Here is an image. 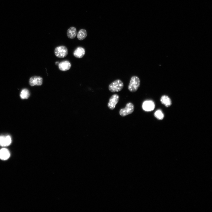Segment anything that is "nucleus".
<instances>
[{
	"label": "nucleus",
	"instance_id": "nucleus-13",
	"mask_svg": "<svg viewBox=\"0 0 212 212\" xmlns=\"http://www.w3.org/2000/svg\"><path fill=\"white\" fill-rule=\"evenodd\" d=\"M161 103L165 106L168 107L171 104V101L170 98L167 96L164 95L161 98Z\"/></svg>",
	"mask_w": 212,
	"mask_h": 212
},
{
	"label": "nucleus",
	"instance_id": "nucleus-11",
	"mask_svg": "<svg viewBox=\"0 0 212 212\" xmlns=\"http://www.w3.org/2000/svg\"><path fill=\"white\" fill-rule=\"evenodd\" d=\"M10 156L9 150L5 148H2L0 150V159L2 160H6Z\"/></svg>",
	"mask_w": 212,
	"mask_h": 212
},
{
	"label": "nucleus",
	"instance_id": "nucleus-12",
	"mask_svg": "<svg viewBox=\"0 0 212 212\" xmlns=\"http://www.w3.org/2000/svg\"><path fill=\"white\" fill-rule=\"evenodd\" d=\"M77 34L76 28L73 26H72L69 28L67 31V35L68 37L71 39L74 38Z\"/></svg>",
	"mask_w": 212,
	"mask_h": 212
},
{
	"label": "nucleus",
	"instance_id": "nucleus-1",
	"mask_svg": "<svg viewBox=\"0 0 212 212\" xmlns=\"http://www.w3.org/2000/svg\"><path fill=\"white\" fill-rule=\"evenodd\" d=\"M140 83V80L138 76L135 75L132 76L128 87L129 90L132 92H135L138 89Z\"/></svg>",
	"mask_w": 212,
	"mask_h": 212
},
{
	"label": "nucleus",
	"instance_id": "nucleus-4",
	"mask_svg": "<svg viewBox=\"0 0 212 212\" xmlns=\"http://www.w3.org/2000/svg\"><path fill=\"white\" fill-rule=\"evenodd\" d=\"M134 106L130 102L127 103L125 108L121 109L119 112L120 115L122 117H125L132 114L134 111Z\"/></svg>",
	"mask_w": 212,
	"mask_h": 212
},
{
	"label": "nucleus",
	"instance_id": "nucleus-14",
	"mask_svg": "<svg viewBox=\"0 0 212 212\" xmlns=\"http://www.w3.org/2000/svg\"><path fill=\"white\" fill-rule=\"evenodd\" d=\"M87 33L86 30L85 29H80L77 34V38L80 40L84 39L87 37Z\"/></svg>",
	"mask_w": 212,
	"mask_h": 212
},
{
	"label": "nucleus",
	"instance_id": "nucleus-9",
	"mask_svg": "<svg viewBox=\"0 0 212 212\" xmlns=\"http://www.w3.org/2000/svg\"><path fill=\"white\" fill-rule=\"evenodd\" d=\"M58 67L59 70L65 71L69 70L71 68V63L68 60H64L59 63Z\"/></svg>",
	"mask_w": 212,
	"mask_h": 212
},
{
	"label": "nucleus",
	"instance_id": "nucleus-3",
	"mask_svg": "<svg viewBox=\"0 0 212 212\" xmlns=\"http://www.w3.org/2000/svg\"><path fill=\"white\" fill-rule=\"evenodd\" d=\"M54 53L56 57L59 58H63L68 54V51L67 47L62 45L56 47L54 50Z\"/></svg>",
	"mask_w": 212,
	"mask_h": 212
},
{
	"label": "nucleus",
	"instance_id": "nucleus-10",
	"mask_svg": "<svg viewBox=\"0 0 212 212\" xmlns=\"http://www.w3.org/2000/svg\"><path fill=\"white\" fill-rule=\"evenodd\" d=\"M85 54V49L83 47H79L77 48L73 52V55L77 58H82Z\"/></svg>",
	"mask_w": 212,
	"mask_h": 212
},
{
	"label": "nucleus",
	"instance_id": "nucleus-2",
	"mask_svg": "<svg viewBox=\"0 0 212 212\" xmlns=\"http://www.w3.org/2000/svg\"><path fill=\"white\" fill-rule=\"evenodd\" d=\"M123 87V82L120 79H117L109 84L108 89L112 92H119L122 89Z\"/></svg>",
	"mask_w": 212,
	"mask_h": 212
},
{
	"label": "nucleus",
	"instance_id": "nucleus-6",
	"mask_svg": "<svg viewBox=\"0 0 212 212\" xmlns=\"http://www.w3.org/2000/svg\"><path fill=\"white\" fill-rule=\"evenodd\" d=\"M43 82V78L40 76H33L30 77L29 81V84L32 86L41 85Z\"/></svg>",
	"mask_w": 212,
	"mask_h": 212
},
{
	"label": "nucleus",
	"instance_id": "nucleus-8",
	"mask_svg": "<svg viewBox=\"0 0 212 212\" xmlns=\"http://www.w3.org/2000/svg\"><path fill=\"white\" fill-rule=\"evenodd\" d=\"M155 107L154 102L151 100H147L143 102L142 107L144 110L146 111H150L153 110Z\"/></svg>",
	"mask_w": 212,
	"mask_h": 212
},
{
	"label": "nucleus",
	"instance_id": "nucleus-16",
	"mask_svg": "<svg viewBox=\"0 0 212 212\" xmlns=\"http://www.w3.org/2000/svg\"><path fill=\"white\" fill-rule=\"evenodd\" d=\"M154 116L157 119L161 120L163 119L164 117V114L160 110H157L154 113Z\"/></svg>",
	"mask_w": 212,
	"mask_h": 212
},
{
	"label": "nucleus",
	"instance_id": "nucleus-17",
	"mask_svg": "<svg viewBox=\"0 0 212 212\" xmlns=\"http://www.w3.org/2000/svg\"><path fill=\"white\" fill-rule=\"evenodd\" d=\"M59 63V62H58L57 61V62H55V64H56V65H58Z\"/></svg>",
	"mask_w": 212,
	"mask_h": 212
},
{
	"label": "nucleus",
	"instance_id": "nucleus-15",
	"mask_svg": "<svg viewBox=\"0 0 212 212\" xmlns=\"http://www.w3.org/2000/svg\"><path fill=\"white\" fill-rule=\"evenodd\" d=\"M30 95L29 91L26 89H24L21 91L20 96L22 99H27L28 98Z\"/></svg>",
	"mask_w": 212,
	"mask_h": 212
},
{
	"label": "nucleus",
	"instance_id": "nucleus-7",
	"mask_svg": "<svg viewBox=\"0 0 212 212\" xmlns=\"http://www.w3.org/2000/svg\"><path fill=\"white\" fill-rule=\"evenodd\" d=\"M11 139L9 135L0 136V145L1 146H6L9 145L11 143Z\"/></svg>",
	"mask_w": 212,
	"mask_h": 212
},
{
	"label": "nucleus",
	"instance_id": "nucleus-5",
	"mask_svg": "<svg viewBox=\"0 0 212 212\" xmlns=\"http://www.w3.org/2000/svg\"><path fill=\"white\" fill-rule=\"evenodd\" d=\"M119 99V96L117 94L112 95L109 98L107 104L108 107L111 110H114L116 105L118 102Z\"/></svg>",
	"mask_w": 212,
	"mask_h": 212
}]
</instances>
